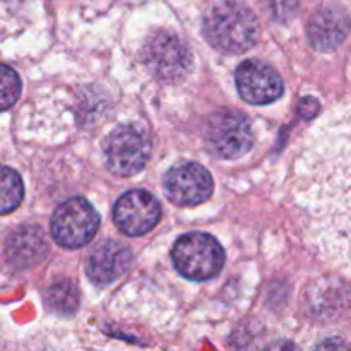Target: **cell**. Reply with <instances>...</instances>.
I'll return each instance as SVG.
<instances>
[{
    "label": "cell",
    "instance_id": "18",
    "mask_svg": "<svg viewBox=\"0 0 351 351\" xmlns=\"http://www.w3.org/2000/svg\"><path fill=\"white\" fill-rule=\"evenodd\" d=\"M312 351H351V346L341 338H328L319 343Z\"/></svg>",
    "mask_w": 351,
    "mask_h": 351
},
{
    "label": "cell",
    "instance_id": "17",
    "mask_svg": "<svg viewBox=\"0 0 351 351\" xmlns=\"http://www.w3.org/2000/svg\"><path fill=\"white\" fill-rule=\"evenodd\" d=\"M264 7L273 19L287 23L297 14L298 0H263Z\"/></svg>",
    "mask_w": 351,
    "mask_h": 351
},
{
    "label": "cell",
    "instance_id": "3",
    "mask_svg": "<svg viewBox=\"0 0 351 351\" xmlns=\"http://www.w3.org/2000/svg\"><path fill=\"white\" fill-rule=\"evenodd\" d=\"M171 259L182 276L192 281H208L221 271L225 252L218 240L204 232L182 235L171 249Z\"/></svg>",
    "mask_w": 351,
    "mask_h": 351
},
{
    "label": "cell",
    "instance_id": "6",
    "mask_svg": "<svg viewBox=\"0 0 351 351\" xmlns=\"http://www.w3.org/2000/svg\"><path fill=\"white\" fill-rule=\"evenodd\" d=\"M206 143L216 156L235 160L254 146L256 136L245 115L233 110H221L213 113L208 120Z\"/></svg>",
    "mask_w": 351,
    "mask_h": 351
},
{
    "label": "cell",
    "instance_id": "10",
    "mask_svg": "<svg viewBox=\"0 0 351 351\" xmlns=\"http://www.w3.org/2000/svg\"><path fill=\"white\" fill-rule=\"evenodd\" d=\"M165 192L173 204H201L211 197L213 178L201 165L182 163L165 175Z\"/></svg>",
    "mask_w": 351,
    "mask_h": 351
},
{
    "label": "cell",
    "instance_id": "1",
    "mask_svg": "<svg viewBox=\"0 0 351 351\" xmlns=\"http://www.w3.org/2000/svg\"><path fill=\"white\" fill-rule=\"evenodd\" d=\"M293 195L312 245L351 276V103L308 132L293 167Z\"/></svg>",
    "mask_w": 351,
    "mask_h": 351
},
{
    "label": "cell",
    "instance_id": "11",
    "mask_svg": "<svg viewBox=\"0 0 351 351\" xmlns=\"http://www.w3.org/2000/svg\"><path fill=\"white\" fill-rule=\"evenodd\" d=\"M132 264V252L119 240H105L89 256L86 264L88 278L96 285H108L119 280Z\"/></svg>",
    "mask_w": 351,
    "mask_h": 351
},
{
    "label": "cell",
    "instance_id": "2",
    "mask_svg": "<svg viewBox=\"0 0 351 351\" xmlns=\"http://www.w3.org/2000/svg\"><path fill=\"white\" fill-rule=\"evenodd\" d=\"M204 36L216 50L243 53L259 40V23L240 0H216L204 14Z\"/></svg>",
    "mask_w": 351,
    "mask_h": 351
},
{
    "label": "cell",
    "instance_id": "14",
    "mask_svg": "<svg viewBox=\"0 0 351 351\" xmlns=\"http://www.w3.org/2000/svg\"><path fill=\"white\" fill-rule=\"evenodd\" d=\"M45 302L55 314L72 315L79 308V290L71 280L55 281L47 290Z\"/></svg>",
    "mask_w": 351,
    "mask_h": 351
},
{
    "label": "cell",
    "instance_id": "8",
    "mask_svg": "<svg viewBox=\"0 0 351 351\" xmlns=\"http://www.w3.org/2000/svg\"><path fill=\"white\" fill-rule=\"evenodd\" d=\"M161 219V204L146 191H129L117 201L113 221L129 237L146 235Z\"/></svg>",
    "mask_w": 351,
    "mask_h": 351
},
{
    "label": "cell",
    "instance_id": "15",
    "mask_svg": "<svg viewBox=\"0 0 351 351\" xmlns=\"http://www.w3.org/2000/svg\"><path fill=\"white\" fill-rule=\"evenodd\" d=\"M24 197L23 180L19 173L0 165V215L12 213Z\"/></svg>",
    "mask_w": 351,
    "mask_h": 351
},
{
    "label": "cell",
    "instance_id": "12",
    "mask_svg": "<svg viewBox=\"0 0 351 351\" xmlns=\"http://www.w3.org/2000/svg\"><path fill=\"white\" fill-rule=\"evenodd\" d=\"M7 256L16 267H33L40 264L48 254V242L45 233L36 225L19 226L7 240Z\"/></svg>",
    "mask_w": 351,
    "mask_h": 351
},
{
    "label": "cell",
    "instance_id": "16",
    "mask_svg": "<svg viewBox=\"0 0 351 351\" xmlns=\"http://www.w3.org/2000/svg\"><path fill=\"white\" fill-rule=\"evenodd\" d=\"M21 95V79L14 69L0 64V112L10 108Z\"/></svg>",
    "mask_w": 351,
    "mask_h": 351
},
{
    "label": "cell",
    "instance_id": "5",
    "mask_svg": "<svg viewBox=\"0 0 351 351\" xmlns=\"http://www.w3.org/2000/svg\"><path fill=\"white\" fill-rule=\"evenodd\" d=\"M143 60L160 81H180L191 72L192 55L184 40L170 31H156L143 47Z\"/></svg>",
    "mask_w": 351,
    "mask_h": 351
},
{
    "label": "cell",
    "instance_id": "9",
    "mask_svg": "<svg viewBox=\"0 0 351 351\" xmlns=\"http://www.w3.org/2000/svg\"><path fill=\"white\" fill-rule=\"evenodd\" d=\"M237 89L247 103L252 105H267L283 95V79L263 60H245L239 65L235 72Z\"/></svg>",
    "mask_w": 351,
    "mask_h": 351
},
{
    "label": "cell",
    "instance_id": "19",
    "mask_svg": "<svg viewBox=\"0 0 351 351\" xmlns=\"http://www.w3.org/2000/svg\"><path fill=\"white\" fill-rule=\"evenodd\" d=\"M264 351H298L297 345L291 341H285V339H280V341L271 343Z\"/></svg>",
    "mask_w": 351,
    "mask_h": 351
},
{
    "label": "cell",
    "instance_id": "4",
    "mask_svg": "<svg viewBox=\"0 0 351 351\" xmlns=\"http://www.w3.org/2000/svg\"><path fill=\"white\" fill-rule=\"evenodd\" d=\"M55 242L64 249H81L95 239L99 228V216L89 201L72 197L55 209L50 221Z\"/></svg>",
    "mask_w": 351,
    "mask_h": 351
},
{
    "label": "cell",
    "instance_id": "13",
    "mask_svg": "<svg viewBox=\"0 0 351 351\" xmlns=\"http://www.w3.org/2000/svg\"><path fill=\"white\" fill-rule=\"evenodd\" d=\"M308 40L319 51H331L346 40L350 19L343 10L322 9L314 14L307 27Z\"/></svg>",
    "mask_w": 351,
    "mask_h": 351
},
{
    "label": "cell",
    "instance_id": "7",
    "mask_svg": "<svg viewBox=\"0 0 351 351\" xmlns=\"http://www.w3.org/2000/svg\"><path fill=\"white\" fill-rule=\"evenodd\" d=\"M151 153L149 136L134 123H125L113 130L106 141V163L112 173L132 177L146 167Z\"/></svg>",
    "mask_w": 351,
    "mask_h": 351
}]
</instances>
